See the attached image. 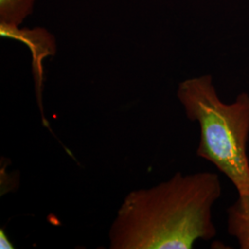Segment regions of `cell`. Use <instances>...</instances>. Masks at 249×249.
<instances>
[{"instance_id": "1", "label": "cell", "mask_w": 249, "mask_h": 249, "mask_svg": "<svg viewBox=\"0 0 249 249\" xmlns=\"http://www.w3.org/2000/svg\"><path fill=\"white\" fill-rule=\"evenodd\" d=\"M222 191L215 173L178 172L129 192L109 229V249H191L196 241L213 239V211Z\"/></svg>"}, {"instance_id": "2", "label": "cell", "mask_w": 249, "mask_h": 249, "mask_svg": "<svg viewBox=\"0 0 249 249\" xmlns=\"http://www.w3.org/2000/svg\"><path fill=\"white\" fill-rule=\"evenodd\" d=\"M177 95L187 119L199 124L196 155L223 173L238 195L249 193V93L223 103L213 76L202 75L180 82Z\"/></svg>"}, {"instance_id": "3", "label": "cell", "mask_w": 249, "mask_h": 249, "mask_svg": "<svg viewBox=\"0 0 249 249\" xmlns=\"http://www.w3.org/2000/svg\"><path fill=\"white\" fill-rule=\"evenodd\" d=\"M0 36L19 41L30 48L33 54V72L36 89L41 91L44 79L43 60L46 56L56 53L55 39L47 30L37 27L35 29H18V26L0 23Z\"/></svg>"}, {"instance_id": "4", "label": "cell", "mask_w": 249, "mask_h": 249, "mask_svg": "<svg viewBox=\"0 0 249 249\" xmlns=\"http://www.w3.org/2000/svg\"><path fill=\"white\" fill-rule=\"evenodd\" d=\"M227 230L241 249H249V193L238 195L228 208Z\"/></svg>"}, {"instance_id": "5", "label": "cell", "mask_w": 249, "mask_h": 249, "mask_svg": "<svg viewBox=\"0 0 249 249\" xmlns=\"http://www.w3.org/2000/svg\"><path fill=\"white\" fill-rule=\"evenodd\" d=\"M36 0H0V23L18 26L32 14Z\"/></svg>"}, {"instance_id": "6", "label": "cell", "mask_w": 249, "mask_h": 249, "mask_svg": "<svg viewBox=\"0 0 249 249\" xmlns=\"http://www.w3.org/2000/svg\"><path fill=\"white\" fill-rule=\"evenodd\" d=\"M0 249H13V244L9 240L5 230L0 229Z\"/></svg>"}]
</instances>
